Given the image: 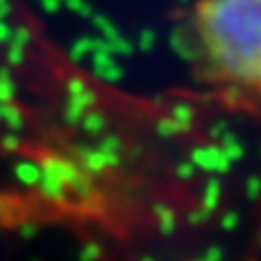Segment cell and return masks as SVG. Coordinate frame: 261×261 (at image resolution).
Here are the masks:
<instances>
[{"mask_svg": "<svg viewBox=\"0 0 261 261\" xmlns=\"http://www.w3.org/2000/svg\"><path fill=\"white\" fill-rule=\"evenodd\" d=\"M185 35L209 83L261 102V0H194Z\"/></svg>", "mask_w": 261, "mask_h": 261, "instance_id": "obj_1", "label": "cell"}]
</instances>
